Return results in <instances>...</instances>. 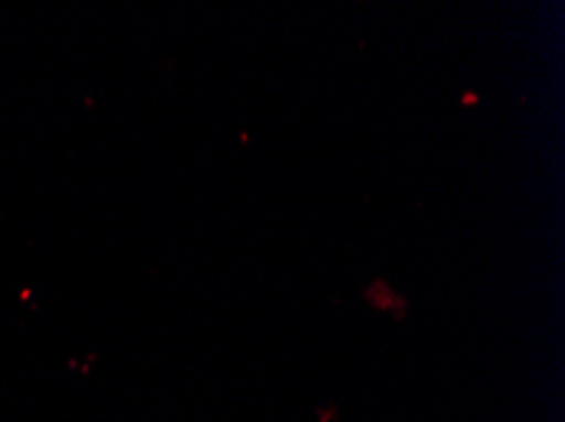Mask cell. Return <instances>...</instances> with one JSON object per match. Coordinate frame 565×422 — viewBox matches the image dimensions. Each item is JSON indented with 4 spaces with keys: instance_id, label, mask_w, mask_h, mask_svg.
<instances>
[{
    "instance_id": "6da1fadb",
    "label": "cell",
    "mask_w": 565,
    "mask_h": 422,
    "mask_svg": "<svg viewBox=\"0 0 565 422\" xmlns=\"http://www.w3.org/2000/svg\"><path fill=\"white\" fill-rule=\"evenodd\" d=\"M461 105H465V107H477L479 105V97H477L475 91H465V94H461Z\"/></svg>"
}]
</instances>
